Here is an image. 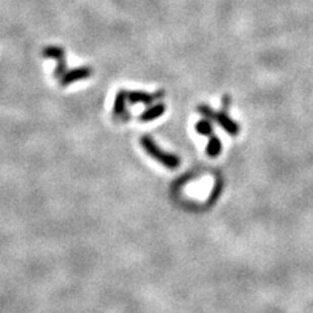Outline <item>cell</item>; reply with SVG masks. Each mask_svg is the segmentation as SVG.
<instances>
[{"instance_id":"cell-1","label":"cell","mask_w":313,"mask_h":313,"mask_svg":"<svg viewBox=\"0 0 313 313\" xmlns=\"http://www.w3.org/2000/svg\"><path fill=\"white\" fill-rule=\"evenodd\" d=\"M141 145H143V148L146 150V152L152 155L153 158L157 159L158 162H161V163L163 164V166H166L167 168L175 170V168H177L180 166L179 157L159 149L158 145L152 140V137L143 136V139H141Z\"/></svg>"},{"instance_id":"cell-2","label":"cell","mask_w":313,"mask_h":313,"mask_svg":"<svg viewBox=\"0 0 313 313\" xmlns=\"http://www.w3.org/2000/svg\"><path fill=\"white\" fill-rule=\"evenodd\" d=\"M197 110L200 111V114L204 115L205 118L217 121L219 127L223 128L227 133L233 135V136H236V135L239 133V125L227 115L226 109H225L223 111L215 112L211 107H209L208 105H201L197 107Z\"/></svg>"},{"instance_id":"cell-3","label":"cell","mask_w":313,"mask_h":313,"mask_svg":"<svg viewBox=\"0 0 313 313\" xmlns=\"http://www.w3.org/2000/svg\"><path fill=\"white\" fill-rule=\"evenodd\" d=\"M93 73V69L84 65V67H77V68H73L71 71H65L64 75L60 77V85L62 86H68V85L73 84V82H77L81 80H86L92 76Z\"/></svg>"},{"instance_id":"cell-4","label":"cell","mask_w":313,"mask_h":313,"mask_svg":"<svg viewBox=\"0 0 313 313\" xmlns=\"http://www.w3.org/2000/svg\"><path fill=\"white\" fill-rule=\"evenodd\" d=\"M164 92L163 90H159V92H155V93H145V92H127V100L128 103L130 105H136V103H144L145 106L153 105L154 102H157L158 100L163 98Z\"/></svg>"},{"instance_id":"cell-5","label":"cell","mask_w":313,"mask_h":313,"mask_svg":"<svg viewBox=\"0 0 313 313\" xmlns=\"http://www.w3.org/2000/svg\"><path fill=\"white\" fill-rule=\"evenodd\" d=\"M128 102L127 100V92L125 90H119L118 94L115 96L114 100V107H112V114L116 119H121V120H125V119H129L128 116V112L125 111V103Z\"/></svg>"},{"instance_id":"cell-6","label":"cell","mask_w":313,"mask_h":313,"mask_svg":"<svg viewBox=\"0 0 313 313\" xmlns=\"http://www.w3.org/2000/svg\"><path fill=\"white\" fill-rule=\"evenodd\" d=\"M166 111V107H164L163 103H155V105L149 106L143 114L140 115V120L141 121H152L155 119L161 118L162 115Z\"/></svg>"},{"instance_id":"cell-7","label":"cell","mask_w":313,"mask_h":313,"mask_svg":"<svg viewBox=\"0 0 313 313\" xmlns=\"http://www.w3.org/2000/svg\"><path fill=\"white\" fill-rule=\"evenodd\" d=\"M42 56L46 59L60 60L65 58V50L59 46H47L42 50Z\"/></svg>"},{"instance_id":"cell-8","label":"cell","mask_w":313,"mask_h":313,"mask_svg":"<svg viewBox=\"0 0 313 313\" xmlns=\"http://www.w3.org/2000/svg\"><path fill=\"white\" fill-rule=\"evenodd\" d=\"M220 153H222V143H220V140L218 137L211 135L208 146H206V154L211 157V158H215Z\"/></svg>"},{"instance_id":"cell-9","label":"cell","mask_w":313,"mask_h":313,"mask_svg":"<svg viewBox=\"0 0 313 313\" xmlns=\"http://www.w3.org/2000/svg\"><path fill=\"white\" fill-rule=\"evenodd\" d=\"M195 128L200 135H202V136H208L209 137V136H211V135H213V127H211L210 120H206V119L197 121V123H196Z\"/></svg>"},{"instance_id":"cell-10","label":"cell","mask_w":313,"mask_h":313,"mask_svg":"<svg viewBox=\"0 0 313 313\" xmlns=\"http://www.w3.org/2000/svg\"><path fill=\"white\" fill-rule=\"evenodd\" d=\"M65 71H67V63H65V58H64V59L58 60V64H56L55 69H54V76L60 78L63 75H64Z\"/></svg>"}]
</instances>
